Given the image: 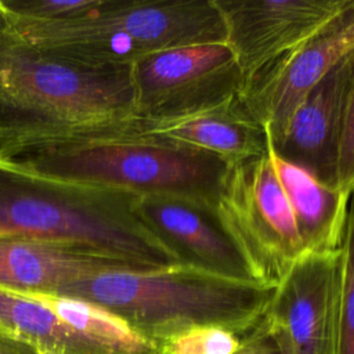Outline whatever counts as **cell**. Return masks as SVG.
Listing matches in <instances>:
<instances>
[{
    "mask_svg": "<svg viewBox=\"0 0 354 354\" xmlns=\"http://www.w3.org/2000/svg\"><path fill=\"white\" fill-rule=\"evenodd\" d=\"M217 207L264 282L277 285L306 254L268 152L231 167Z\"/></svg>",
    "mask_w": 354,
    "mask_h": 354,
    "instance_id": "7",
    "label": "cell"
},
{
    "mask_svg": "<svg viewBox=\"0 0 354 354\" xmlns=\"http://www.w3.org/2000/svg\"><path fill=\"white\" fill-rule=\"evenodd\" d=\"M354 71V53L333 66L300 101L274 152L328 187L337 188V148L343 106Z\"/></svg>",
    "mask_w": 354,
    "mask_h": 354,
    "instance_id": "12",
    "label": "cell"
},
{
    "mask_svg": "<svg viewBox=\"0 0 354 354\" xmlns=\"http://www.w3.org/2000/svg\"><path fill=\"white\" fill-rule=\"evenodd\" d=\"M337 188L354 194V71L348 84L337 148Z\"/></svg>",
    "mask_w": 354,
    "mask_h": 354,
    "instance_id": "19",
    "label": "cell"
},
{
    "mask_svg": "<svg viewBox=\"0 0 354 354\" xmlns=\"http://www.w3.org/2000/svg\"><path fill=\"white\" fill-rule=\"evenodd\" d=\"M0 159L37 174L217 205L232 165L147 131L138 116L0 144Z\"/></svg>",
    "mask_w": 354,
    "mask_h": 354,
    "instance_id": "1",
    "label": "cell"
},
{
    "mask_svg": "<svg viewBox=\"0 0 354 354\" xmlns=\"http://www.w3.org/2000/svg\"><path fill=\"white\" fill-rule=\"evenodd\" d=\"M1 15L40 48L93 66L133 65L170 48L225 43L214 0H84L77 11L59 19Z\"/></svg>",
    "mask_w": 354,
    "mask_h": 354,
    "instance_id": "5",
    "label": "cell"
},
{
    "mask_svg": "<svg viewBox=\"0 0 354 354\" xmlns=\"http://www.w3.org/2000/svg\"><path fill=\"white\" fill-rule=\"evenodd\" d=\"M136 113L170 122L236 101L245 76L227 43L196 44L147 55L133 64Z\"/></svg>",
    "mask_w": 354,
    "mask_h": 354,
    "instance_id": "6",
    "label": "cell"
},
{
    "mask_svg": "<svg viewBox=\"0 0 354 354\" xmlns=\"http://www.w3.org/2000/svg\"><path fill=\"white\" fill-rule=\"evenodd\" d=\"M234 354H282V351L277 335L261 319L254 330L241 339V344Z\"/></svg>",
    "mask_w": 354,
    "mask_h": 354,
    "instance_id": "20",
    "label": "cell"
},
{
    "mask_svg": "<svg viewBox=\"0 0 354 354\" xmlns=\"http://www.w3.org/2000/svg\"><path fill=\"white\" fill-rule=\"evenodd\" d=\"M145 268L94 249L0 235V289L22 295H57L69 283L97 274Z\"/></svg>",
    "mask_w": 354,
    "mask_h": 354,
    "instance_id": "13",
    "label": "cell"
},
{
    "mask_svg": "<svg viewBox=\"0 0 354 354\" xmlns=\"http://www.w3.org/2000/svg\"><path fill=\"white\" fill-rule=\"evenodd\" d=\"M136 210L180 266L225 279L267 283L217 205L181 196H137Z\"/></svg>",
    "mask_w": 354,
    "mask_h": 354,
    "instance_id": "9",
    "label": "cell"
},
{
    "mask_svg": "<svg viewBox=\"0 0 354 354\" xmlns=\"http://www.w3.org/2000/svg\"><path fill=\"white\" fill-rule=\"evenodd\" d=\"M134 116L133 65L59 57L26 40L0 12V144Z\"/></svg>",
    "mask_w": 354,
    "mask_h": 354,
    "instance_id": "3",
    "label": "cell"
},
{
    "mask_svg": "<svg viewBox=\"0 0 354 354\" xmlns=\"http://www.w3.org/2000/svg\"><path fill=\"white\" fill-rule=\"evenodd\" d=\"M274 283L239 282L183 266L111 270L73 282L57 296L113 314L160 350L196 328H220L241 339L261 322Z\"/></svg>",
    "mask_w": 354,
    "mask_h": 354,
    "instance_id": "2",
    "label": "cell"
},
{
    "mask_svg": "<svg viewBox=\"0 0 354 354\" xmlns=\"http://www.w3.org/2000/svg\"><path fill=\"white\" fill-rule=\"evenodd\" d=\"M267 326H268V325H267ZM268 328H270V326H268ZM270 329L277 335V339H278V342H279V346H281V351H282V354H293V353H292L290 343H289V340H288L286 335H285L282 330L272 329V328H270Z\"/></svg>",
    "mask_w": 354,
    "mask_h": 354,
    "instance_id": "22",
    "label": "cell"
},
{
    "mask_svg": "<svg viewBox=\"0 0 354 354\" xmlns=\"http://www.w3.org/2000/svg\"><path fill=\"white\" fill-rule=\"evenodd\" d=\"M339 253L340 279L335 354H354V194L350 196L347 221Z\"/></svg>",
    "mask_w": 354,
    "mask_h": 354,
    "instance_id": "17",
    "label": "cell"
},
{
    "mask_svg": "<svg viewBox=\"0 0 354 354\" xmlns=\"http://www.w3.org/2000/svg\"><path fill=\"white\" fill-rule=\"evenodd\" d=\"M0 330L36 354H166L145 339L111 342L82 332L39 295L0 289Z\"/></svg>",
    "mask_w": 354,
    "mask_h": 354,
    "instance_id": "14",
    "label": "cell"
},
{
    "mask_svg": "<svg viewBox=\"0 0 354 354\" xmlns=\"http://www.w3.org/2000/svg\"><path fill=\"white\" fill-rule=\"evenodd\" d=\"M137 196L0 159V235L94 249L145 268L180 266L140 218Z\"/></svg>",
    "mask_w": 354,
    "mask_h": 354,
    "instance_id": "4",
    "label": "cell"
},
{
    "mask_svg": "<svg viewBox=\"0 0 354 354\" xmlns=\"http://www.w3.org/2000/svg\"><path fill=\"white\" fill-rule=\"evenodd\" d=\"M241 337L220 328L192 329L163 347L166 354H234Z\"/></svg>",
    "mask_w": 354,
    "mask_h": 354,
    "instance_id": "18",
    "label": "cell"
},
{
    "mask_svg": "<svg viewBox=\"0 0 354 354\" xmlns=\"http://www.w3.org/2000/svg\"><path fill=\"white\" fill-rule=\"evenodd\" d=\"M340 253H306L275 285L264 322L282 330L293 354H335Z\"/></svg>",
    "mask_w": 354,
    "mask_h": 354,
    "instance_id": "10",
    "label": "cell"
},
{
    "mask_svg": "<svg viewBox=\"0 0 354 354\" xmlns=\"http://www.w3.org/2000/svg\"><path fill=\"white\" fill-rule=\"evenodd\" d=\"M144 126L153 136L207 151L232 166L266 155L270 145L266 127L246 111L241 97L214 111L170 122L144 120Z\"/></svg>",
    "mask_w": 354,
    "mask_h": 354,
    "instance_id": "15",
    "label": "cell"
},
{
    "mask_svg": "<svg viewBox=\"0 0 354 354\" xmlns=\"http://www.w3.org/2000/svg\"><path fill=\"white\" fill-rule=\"evenodd\" d=\"M353 53L354 0H347L313 36L252 76L241 102L275 141L306 94Z\"/></svg>",
    "mask_w": 354,
    "mask_h": 354,
    "instance_id": "8",
    "label": "cell"
},
{
    "mask_svg": "<svg viewBox=\"0 0 354 354\" xmlns=\"http://www.w3.org/2000/svg\"><path fill=\"white\" fill-rule=\"evenodd\" d=\"M0 354H36L30 347L0 330Z\"/></svg>",
    "mask_w": 354,
    "mask_h": 354,
    "instance_id": "21",
    "label": "cell"
},
{
    "mask_svg": "<svg viewBox=\"0 0 354 354\" xmlns=\"http://www.w3.org/2000/svg\"><path fill=\"white\" fill-rule=\"evenodd\" d=\"M268 156L288 198L306 253L337 250L347 221L350 194L322 184L304 169L279 158L271 145Z\"/></svg>",
    "mask_w": 354,
    "mask_h": 354,
    "instance_id": "16",
    "label": "cell"
},
{
    "mask_svg": "<svg viewBox=\"0 0 354 354\" xmlns=\"http://www.w3.org/2000/svg\"><path fill=\"white\" fill-rule=\"evenodd\" d=\"M347 0H214L248 82L321 29Z\"/></svg>",
    "mask_w": 354,
    "mask_h": 354,
    "instance_id": "11",
    "label": "cell"
}]
</instances>
